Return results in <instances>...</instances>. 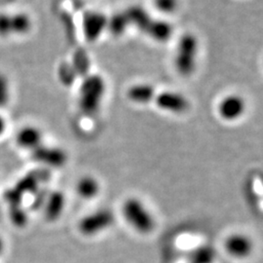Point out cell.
Instances as JSON below:
<instances>
[{
	"mask_svg": "<svg viewBox=\"0 0 263 263\" xmlns=\"http://www.w3.org/2000/svg\"><path fill=\"white\" fill-rule=\"evenodd\" d=\"M153 102L161 110L174 114L185 112L190 105L187 98L176 91H164L157 93Z\"/></svg>",
	"mask_w": 263,
	"mask_h": 263,
	"instance_id": "cell-6",
	"label": "cell"
},
{
	"mask_svg": "<svg viewBox=\"0 0 263 263\" xmlns=\"http://www.w3.org/2000/svg\"><path fill=\"white\" fill-rule=\"evenodd\" d=\"M104 82L101 77L93 76L87 79L81 87L80 104L86 112H95L102 102Z\"/></svg>",
	"mask_w": 263,
	"mask_h": 263,
	"instance_id": "cell-4",
	"label": "cell"
},
{
	"mask_svg": "<svg viewBox=\"0 0 263 263\" xmlns=\"http://www.w3.org/2000/svg\"><path fill=\"white\" fill-rule=\"evenodd\" d=\"M157 94L155 88L149 83H137L127 90V98L133 104H146L154 101Z\"/></svg>",
	"mask_w": 263,
	"mask_h": 263,
	"instance_id": "cell-12",
	"label": "cell"
},
{
	"mask_svg": "<svg viewBox=\"0 0 263 263\" xmlns=\"http://www.w3.org/2000/svg\"><path fill=\"white\" fill-rule=\"evenodd\" d=\"M49 178V173L45 170H37L31 172L19 180L15 188L23 195L26 193H35L39 189L41 182Z\"/></svg>",
	"mask_w": 263,
	"mask_h": 263,
	"instance_id": "cell-13",
	"label": "cell"
},
{
	"mask_svg": "<svg viewBox=\"0 0 263 263\" xmlns=\"http://www.w3.org/2000/svg\"><path fill=\"white\" fill-rule=\"evenodd\" d=\"M4 248H5V245H4V241H3L2 237L0 236V254L3 253V251H4Z\"/></svg>",
	"mask_w": 263,
	"mask_h": 263,
	"instance_id": "cell-24",
	"label": "cell"
},
{
	"mask_svg": "<svg viewBox=\"0 0 263 263\" xmlns=\"http://www.w3.org/2000/svg\"><path fill=\"white\" fill-rule=\"evenodd\" d=\"M12 36L11 29V16L6 13H0V37Z\"/></svg>",
	"mask_w": 263,
	"mask_h": 263,
	"instance_id": "cell-22",
	"label": "cell"
},
{
	"mask_svg": "<svg viewBox=\"0 0 263 263\" xmlns=\"http://www.w3.org/2000/svg\"><path fill=\"white\" fill-rule=\"evenodd\" d=\"M115 216L109 209H101L87 215L79 221V230L86 236H93L103 232L112 226Z\"/></svg>",
	"mask_w": 263,
	"mask_h": 263,
	"instance_id": "cell-3",
	"label": "cell"
},
{
	"mask_svg": "<svg viewBox=\"0 0 263 263\" xmlns=\"http://www.w3.org/2000/svg\"><path fill=\"white\" fill-rule=\"evenodd\" d=\"M153 6L162 15H173L179 10V0H153Z\"/></svg>",
	"mask_w": 263,
	"mask_h": 263,
	"instance_id": "cell-18",
	"label": "cell"
},
{
	"mask_svg": "<svg viewBox=\"0 0 263 263\" xmlns=\"http://www.w3.org/2000/svg\"><path fill=\"white\" fill-rule=\"evenodd\" d=\"M11 99V86L7 76L0 72V108L9 104Z\"/></svg>",
	"mask_w": 263,
	"mask_h": 263,
	"instance_id": "cell-21",
	"label": "cell"
},
{
	"mask_svg": "<svg viewBox=\"0 0 263 263\" xmlns=\"http://www.w3.org/2000/svg\"><path fill=\"white\" fill-rule=\"evenodd\" d=\"M43 207L45 212V217L48 221H56L62 216L66 207L65 194L60 190L50 192Z\"/></svg>",
	"mask_w": 263,
	"mask_h": 263,
	"instance_id": "cell-11",
	"label": "cell"
},
{
	"mask_svg": "<svg viewBox=\"0 0 263 263\" xmlns=\"http://www.w3.org/2000/svg\"><path fill=\"white\" fill-rule=\"evenodd\" d=\"M123 215L129 224L141 234H148L155 227L151 211L138 198H129L124 202Z\"/></svg>",
	"mask_w": 263,
	"mask_h": 263,
	"instance_id": "cell-2",
	"label": "cell"
},
{
	"mask_svg": "<svg viewBox=\"0 0 263 263\" xmlns=\"http://www.w3.org/2000/svg\"><path fill=\"white\" fill-rule=\"evenodd\" d=\"M227 253L236 258H245L252 254L254 244L252 240L245 234L235 233L229 236L226 241Z\"/></svg>",
	"mask_w": 263,
	"mask_h": 263,
	"instance_id": "cell-9",
	"label": "cell"
},
{
	"mask_svg": "<svg viewBox=\"0 0 263 263\" xmlns=\"http://www.w3.org/2000/svg\"><path fill=\"white\" fill-rule=\"evenodd\" d=\"M12 35H25L32 28V20L27 13L19 12L10 14Z\"/></svg>",
	"mask_w": 263,
	"mask_h": 263,
	"instance_id": "cell-16",
	"label": "cell"
},
{
	"mask_svg": "<svg viewBox=\"0 0 263 263\" xmlns=\"http://www.w3.org/2000/svg\"><path fill=\"white\" fill-rule=\"evenodd\" d=\"M247 110V102L244 97L239 94H227L222 97L217 104L219 117L227 121L234 122L244 116Z\"/></svg>",
	"mask_w": 263,
	"mask_h": 263,
	"instance_id": "cell-5",
	"label": "cell"
},
{
	"mask_svg": "<svg viewBox=\"0 0 263 263\" xmlns=\"http://www.w3.org/2000/svg\"><path fill=\"white\" fill-rule=\"evenodd\" d=\"M10 218L13 224L18 227H23L28 222V215L22 208V205L10 207Z\"/></svg>",
	"mask_w": 263,
	"mask_h": 263,
	"instance_id": "cell-20",
	"label": "cell"
},
{
	"mask_svg": "<svg viewBox=\"0 0 263 263\" xmlns=\"http://www.w3.org/2000/svg\"><path fill=\"white\" fill-rule=\"evenodd\" d=\"M128 27H130V23L126 15V12L114 15L112 18L108 19L107 22V28H109L110 31L115 35L124 33Z\"/></svg>",
	"mask_w": 263,
	"mask_h": 263,
	"instance_id": "cell-17",
	"label": "cell"
},
{
	"mask_svg": "<svg viewBox=\"0 0 263 263\" xmlns=\"http://www.w3.org/2000/svg\"><path fill=\"white\" fill-rule=\"evenodd\" d=\"M31 154L34 161L52 168H61L67 161L66 151L55 146L41 144L36 149L31 151Z\"/></svg>",
	"mask_w": 263,
	"mask_h": 263,
	"instance_id": "cell-7",
	"label": "cell"
},
{
	"mask_svg": "<svg viewBox=\"0 0 263 263\" xmlns=\"http://www.w3.org/2000/svg\"><path fill=\"white\" fill-rule=\"evenodd\" d=\"M101 190L100 182L91 176H85L78 180L76 191L78 195L86 200L94 199Z\"/></svg>",
	"mask_w": 263,
	"mask_h": 263,
	"instance_id": "cell-15",
	"label": "cell"
},
{
	"mask_svg": "<svg viewBox=\"0 0 263 263\" xmlns=\"http://www.w3.org/2000/svg\"><path fill=\"white\" fill-rule=\"evenodd\" d=\"M143 32L156 42H166L173 34V27L165 20L151 19Z\"/></svg>",
	"mask_w": 263,
	"mask_h": 263,
	"instance_id": "cell-14",
	"label": "cell"
},
{
	"mask_svg": "<svg viewBox=\"0 0 263 263\" xmlns=\"http://www.w3.org/2000/svg\"><path fill=\"white\" fill-rule=\"evenodd\" d=\"M192 263H213L215 259V253L211 248L202 247L193 252Z\"/></svg>",
	"mask_w": 263,
	"mask_h": 263,
	"instance_id": "cell-19",
	"label": "cell"
},
{
	"mask_svg": "<svg viewBox=\"0 0 263 263\" xmlns=\"http://www.w3.org/2000/svg\"><path fill=\"white\" fill-rule=\"evenodd\" d=\"M200 42L196 34L184 32L177 43L174 54V66L179 76H192L198 66Z\"/></svg>",
	"mask_w": 263,
	"mask_h": 263,
	"instance_id": "cell-1",
	"label": "cell"
},
{
	"mask_svg": "<svg viewBox=\"0 0 263 263\" xmlns=\"http://www.w3.org/2000/svg\"><path fill=\"white\" fill-rule=\"evenodd\" d=\"M5 130H6V121L3 118V116L0 115V137L3 135Z\"/></svg>",
	"mask_w": 263,
	"mask_h": 263,
	"instance_id": "cell-23",
	"label": "cell"
},
{
	"mask_svg": "<svg viewBox=\"0 0 263 263\" xmlns=\"http://www.w3.org/2000/svg\"><path fill=\"white\" fill-rule=\"evenodd\" d=\"M16 142L21 148L33 151L43 144V134L35 126H25L18 132Z\"/></svg>",
	"mask_w": 263,
	"mask_h": 263,
	"instance_id": "cell-10",
	"label": "cell"
},
{
	"mask_svg": "<svg viewBox=\"0 0 263 263\" xmlns=\"http://www.w3.org/2000/svg\"><path fill=\"white\" fill-rule=\"evenodd\" d=\"M108 18L100 12H89L84 16L83 30L87 39L95 41L100 37L104 29L107 28Z\"/></svg>",
	"mask_w": 263,
	"mask_h": 263,
	"instance_id": "cell-8",
	"label": "cell"
}]
</instances>
